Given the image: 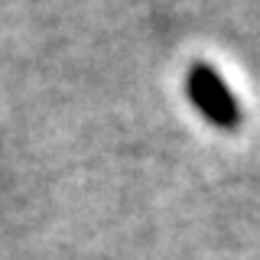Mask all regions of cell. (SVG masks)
<instances>
[{
    "label": "cell",
    "mask_w": 260,
    "mask_h": 260,
    "mask_svg": "<svg viewBox=\"0 0 260 260\" xmlns=\"http://www.w3.org/2000/svg\"><path fill=\"white\" fill-rule=\"evenodd\" d=\"M189 98H192L195 108L202 111V117H208L215 127L234 130L241 124L238 98H234V91L224 85V78L208 62H195L189 69Z\"/></svg>",
    "instance_id": "6da1fadb"
}]
</instances>
